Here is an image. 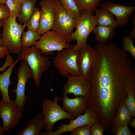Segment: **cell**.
Masks as SVG:
<instances>
[{"instance_id":"6da1fadb","label":"cell","mask_w":135,"mask_h":135,"mask_svg":"<svg viewBox=\"0 0 135 135\" xmlns=\"http://www.w3.org/2000/svg\"><path fill=\"white\" fill-rule=\"evenodd\" d=\"M96 56L90 68L91 92L88 102L96 112L116 114L135 88V68L128 52L114 43H97Z\"/></svg>"},{"instance_id":"7a4b0ae2","label":"cell","mask_w":135,"mask_h":135,"mask_svg":"<svg viewBox=\"0 0 135 135\" xmlns=\"http://www.w3.org/2000/svg\"><path fill=\"white\" fill-rule=\"evenodd\" d=\"M16 18L10 16L3 20L1 40L3 46L8 48L10 53L19 54L22 48L21 37L27 23H18Z\"/></svg>"},{"instance_id":"3957f363","label":"cell","mask_w":135,"mask_h":135,"mask_svg":"<svg viewBox=\"0 0 135 135\" xmlns=\"http://www.w3.org/2000/svg\"><path fill=\"white\" fill-rule=\"evenodd\" d=\"M40 50L34 45L22 47L18 58L25 61L30 68L36 86H39L42 76L49 68V58L42 55Z\"/></svg>"},{"instance_id":"277c9868","label":"cell","mask_w":135,"mask_h":135,"mask_svg":"<svg viewBox=\"0 0 135 135\" xmlns=\"http://www.w3.org/2000/svg\"><path fill=\"white\" fill-rule=\"evenodd\" d=\"M96 19L95 15L90 12H84L77 20L76 30L67 38L69 42L74 40L76 41V44L74 45V48L76 51H79L87 44L88 36L97 25Z\"/></svg>"},{"instance_id":"5b68a950","label":"cell","mask_w":135,"mask_h":135,"mask_svg":"<svg viewBox=\"0 0 135 135\" xmlns=\"http://www.w3.org/2000/svg\"><path fill=\"white\" fill-rule=\"evenodd\" d=\"M78 53L74 48V44L71 45L58 52L54 57L53 64L61 76L67 77L70 74L81 75L77 63Z\"/></svg>"},{"instance_id":"8992f818","label":"cell","mask_w":135,"mask_h":135,"mask_svg":"<svg viewBox=\"0 0 135 135\" xmlns=\"http://www.w3.org/2000/svg\"><path fill=\"white\" fill-rule=\"evenodd\" d=\"M60 99L59 97L55 96L54 100L45 98L43 101L42 113L46 125V132L52 131L55 124L58 121L75 119L74 116L64 110L58 104V102Z\"/></svg>"},{"instance_id":"52a82bcc","label":"cell","mask_w":135,"mask_h":135,"mask_svg":"<svg viewBox=\"0 0 135 135\" xmlns=\"http://www.w3.org/2000/svg\"><path fill=\"white\" fill-rule=\"evenodd\" d=\"M71 45L67 38L54 30H50L41 36L34 45L42 54L47 55L53 51L60 52Z\"/></svg>"},{"instance_id":"ba28073f","label":"cell","mask_w":135,"mask_h":135,"mask_svg":"<svg viewBox=\"0 0 135 135\" xmlns=\"http://www.w3.org/2000/svg\"><path fill=\"white\" fill-rule=\"evenodd\" d=\"M55 18L51 29L68 38L76 27L77 20L69 15L58 0H54Z\"/></svg>"},{"instance_id":"9c48e42d","label":"cell","mask_w":135,"mask_h":135,"mask_svg":"<svg viewBox=\"0 0 135 135\" xmlns=\"http://www.w3.org/2000/svg\"><path fill=\"white\" fill-rule=\"evenodd\" d=\"M18 82L16 88L14 92L16 94L13 102L17 107L23 112L27 102L25 94V86L27 81L30 78H32L31 70L27 62L22 60L17 70Z\"/></svg>"},{"instance_id":"30bf717a","label":"cell","mask_w":135,"mask_h":135,"mask_svg":"<svg viewBox=\"0 0 135 135\" xmlns=\"http://www.w3.org/2000/svg\"><path fill=\"white\" fill-rule=\"evenodd\" d=\"M75 118L70 120L68 124L61 123L58 130L55 131L46 132H41L40 135H60L66 132H72L76 128L83 125H88L91 127L95 123L99 122L95 113L88 106L83 114Z\"/></svg>"},{"instance_id":"8fae6325","label":"cell","mask_w":135,"mask_h":135,"mask_svg":"<svg viewBox=\"0 0 135 135\" xmlns=\"http://www.w3.org/2000/svg\"><path fill=\"white\" fill-rule=\"evenodd\" d=\"M65 84L62 87L64 96L72 93L76 96H81L88 100L91 90L90 82L83 76L69 75Z\"/></svg>"},{"instance_id":"7c38bea8","label":"cell","mask_w":135,"mask_h":135,"mask_svg":"<svg viewBox=\"0 0 135 135\" xmlns=\"http://www.w3.org/2000/svg\"><path fill=\"white\" fill-rule=\"evenodd\" d=\"M23 112L13 102L10 104L0 100V116L2 120V128L4 132H10L20 122Z\"/></svg>"},{"instance_id":"4fadbf2b","label":"cell","mask_w":135,"mask_h":135,"mask_svg":"<svg viewBox=\"0 0 135 135\" xmlns=\"http://www.w3.org/2000/svg\"><path fill=\"white\" fill-rule=\"evenodd\" d=\"M40 20L38 33L42 35L51 30L55 18L54 0H42L39 2Z\"/></svg>"},{"instance_id":"5bb4252c","label":"cell","mask_w":135,"mask_h":135,"mask_svg":"<svg viewBox=\"0 0 135 135\" xmlns=\"http://www.w3.org/2000/svg\"><path fill=\"white\" fill-rule=\"evenodd\" d=\"M100 7L108 11L115 17L117 26L120 27L128 23L131 14L134 11L135 6H126L110 1L104 2Z\"/></svg>"},{"instance_id":"9a60e30c","label":"cell","mask_w":135,"mask_h":135,"mask_svg":"<svg viewBox=\"0 0 135 135\" xmlns=\"http://www.w3.org/2000/svg\"><path fill=\"white\" fill-rule=\"evenodd\" d=\"M96 54V50L87 44L78 51L77 63L79 70L81 75L90 82V68Z\"/></svg>"},{"instance_id":"2e32d148","label":"cell","mask_w":135,"mask_h":135,"mask_svg":"<svg viewBox=\"0 0 135 135\" xmlns=\"http://www.w3.org/2000/svg\"><path fill=\"white\" fill-rule=\"evenodd\" d=\"M62 100V109L75 118L83 114L88 106V100L81 96H76L73 98L64 96Z\"/></svg>"},{"instance_id":"e0dca14e","label":"cell","mask_w":135,"mask_h":135,"mask_svg":"<svg viewBox=\"0 0 135 135\" xmlns=\"http://www.w3.org/2000/svg\"><path fill=\"white\" fill-rule=\"evenodd\" d=\"M19 60L18 58L8 69L0 74V90L2 95V102L5 103L10 104L13 102L10 98L8 88L11 84L10 78L14 67Z\"/></svg>"},{"instance_id":"ac0fdd59","label":"cell","mask_w":135,"mask_h":135,"mask_svg":"<svg viewBox=\"0 0 135 135\" xmlns=\"http://www.w3.org/2000/svg\"><path fill=\"white\" fill-rule=\"evenodd\" d=\"M44 116L39 113L27 122L26 128L19 132L17 135H40L41 131L46 126Z\"/></svg>"},{"instance_id":"d6986e66","label":"cell","mask_w":135,"mask_h":135,"mask_svg":"<svg viewBox=\"0 0 135 135\" xmlns=\"http://www.w3.org/2000/svg\"><path fill=\"white\" fill-rule=\"evenodd\" d=\"M96 16L97 25H103L117 27L114 16L110 12L101 8H96L94 10Z\"/></svg>"},{"instance_id":"ffe728a7","label":"cell","mask_w":135,"mask_h":135,"mask_svg":"<svg viewBox=\"0 0 135 135\" xmlns=\"http://www.w3.org/2000/svg\"><path fill=\"white\" fill-rule=\"evenodd\" d=\"M114 28L103 25H96L93 31L97 43L104 44L112 38L114 36Z\"/></svg>"},{"instance_id":"44dd1931","label":"cell","mask_w":135,"mask_h":135,"mask_svg":"<svg viewBox=\"0 0 135 135\" xmlns=\"http://www.w3.org/2000/svg\"><path fill=\"white\" fill-rule=\"evenodd\" d=\"M132 117L131 113L124 101L122 103L117 112L112 128L120 125H128Z\"/></svg>"},{"instance_id":"7402d4cb","label":"cell","mask_w":135,"mask_h":135,"mask_svg":"<svg viewBox=\"0 0 135 135\" xmlns=\"http://www.w3.org/2000/svg\"><path fill=\"white\" fill-rule=\"evenodd\" d=\"M36 0H28L22 4L20 18L18 19L20 23H27L30 19L34 11Z\"/></svg>"},{"instance_id":"603a6c76","label":"cell","mask_w":135,"mask_h":135,"mask_svg":"<svg viewBox=\"0 0 135 135\" xmlns=\"http://www.w3.org/2000/svg\"><path fill=\"white\" fill-rule=\"evenodd\" d=\"M62 5L72 17L78 20L82 12L74 0H58Z\"/></svg>"},{"instance_id":"cb8c5ba5","label":"cell","mask_w":135,"mask_h":135,"mask_svg":"<svg viewBox=\"0 0 135 135\" xmlns=\"http://www.w3.org/2000/svg\"><path fill=\"white\" fill-rule=\"evenodd\" d=\"M41 36L37 32L28 29L23 32L21 37V42L22 47H28L34 46Z\"/></svg>"},{"instance_id":"d4e9b609","label":"cell","mask_w":135,"mask_h":135,"mask_svg":"<svg viewBox=\"0 0 135 135\" xmlns=\"http://www.w3.org/2000/svg\"><path fill=\"white\" fill-rule=\"evenodd\" d=\"M82 12H86L93 14L102 0H74Z\"/></svg>"},{"instance_id":"484cf974","label":"cell","mask_w":135,"mask_h":135,"mask_svg":"<svg viewBox=\"0 0 135 135\" xmlns=\"http://www.w3.org/2000/svg\"><path fill=\"white\" fill-rule=\"evenodd\" d=\"M40 20V10L39 8L36 7L31 17L27 22L26 27L28 29L38 32Z\"/></svg>"},{"instance_id":"4316f807","label":"cell","mask_w":135,"mask_h":135,"mask_svg":"<svg viewBox=\"0 0 135 135\" xmlns=\"http://www.w3.org/2000/svg\"><path fill=\"white\" fill-rule=\"evenodd\" d=\"M6 5L9 10L10 16L20 18L22 4L16 0H7Z\"/></svg>"},{"instance_id":"83f0119b","label":"cell","mask_w":135,"mask_h":135,"mask_svg":"<svg viewBox=\"0 0 135 135\" xmlns=\"http://www.w3.org/2000/svg\"><path fill=\"white\" fill-rule=\"evenodd\" d=\"M134 88L129 90L127 97L124 100L130 111L132 117L135 116V96Z\"/></svg>"},{"instance_id":"f1b7e54d","label":"cell","mask_w":135,"mask_h":135,"mask_svg":"<svg viewBox=\"0 0 135 135\" xmlns=\"http://www.w3.org/2000/svg\"><path fill=\"white\" fill-rule=\"evenodd\" d=\"M132 38L128 35L124 36L123 38L122 48L124 50L128 52L134 59H135V48Z\"/></svg>"},{"instance_id":"f546056e","label":"cell","mask_w":135,"mask_h":135,"mask_svg":"<svg viewBox=\"0 0 135 135\" xmlns=\"http://www.w3.org/2000/svg\"><path fill=\"white\" fill-rule=\"evenodd\" d=\"M112 132L115 135H134L128 128V125L121 124L112 128Z\"/></svg>"},{"instance_id":"4dcf8cb0","label":"cell","mask_w":135,"mask_h":135,"mask_svg":"<svg viewBox=\"0 0 135 135\" xmlns=\"http://www.w3.org/2000/svg\"><path fill=\"white\" fill-rule=\"evenodd\" d=\"M91 127L88 125H84L75 129L70 134V135H91Z\"/></svg>"},{"instance_id":"1f68e13d","label":"cell","mask_w":135,"mask_h":135,"mask_svg":"<svg viewBox=\"0 0 135 135\" xmlns=\"http://www.w3.org/2000/svg\"><path fill=\"white\" fill-rule=\"evenodd\" d=\"M106 129L100 122H96L91 126V135H102Z\"/></svg>"},{"instance_id":"d6a6232c","label":"cell","mask_w":135,"mask_h":135,"mask_svg":"<svg viewBox=\"0 0 135 135\" xmlns=\"http://www.w3.org/2000/svg\"><path fill=\"white\" fill-rule=\"evenodd\" d=\"M10 16L9 11L6 5L0 4V20L6 19Z\"/></svg>"},{"instance_id":"836d02e7","label":"cell","mask_w":135,"mask_h":135,"mask_svg":"<svg viewBox=\"0 0 135 135\" xmlns=\"http://www.w3.org/2000/svg\"><path fill=\"white\" fill-rule=\"evenodd\" d=\"M13 62L12 60L10 58H6V62L4 65L0 68V71L4 72L6 68L9 67L12 64Z\"/></svg>"},{"instance_id":"e575fe53","label":"cell","mask_w":135,"mask_h":135,"mask_svg":"<svg viewBox=\"0 0 135 135\" xmlns=\"http://www.w3.org/2000/svg\"><path fill=\"white\" fill-rule=\"evenodd\" d=\"M9 52L8 49L6 46H0V60L6 56Z\"/></svg>"},{"instance_id":"d590c367","label":"cell","mask_w":135,"mask_h":135,"mask_svg":"<svg viewBox=\"0 0 135 135\" xmlns=\"http://www.w3.org/2000/svg\"><path fill=\"white\" fill-rule=\"evenodd\" d=\"M135 15H134L133 18L132 20V23L134 26V27L133 29L129 33L128 35L130 36L131 38L134 42L135 41Z\"/></svg>"},{"instance_id":"8d00e7d4","label":"cell","mask_w":135,"mask_h":135,"mask_svg":"<svg viewBox=\"0 0 135 135\" xmlns=\"http://www.w3.org/2000/svg\"><path fill=\"white\" fill-rule=\"evenodd\" d=\"M129 126L135 128V118H134L128 124Z\"/></svg>"},{"instance_id":"74e56055","label":"cell","mask_w":135,"mask_h":135,"mask_svg":"<svg viewBox=\"0 0 135 135\" xmlns=\"http://www.w3.org/2000/svg\"><path fill=\"white\" fill-rule=\"evenodd\" d=\"M3 20H0V31L1 27L2 26ZM1 35L0 32V46H3L1 40Z\"/></svg>"},{"instance_id":"f35d334b","label":"cell","mask_w":135,"mask_h":135,"mask_svg":"<svg viewBox=\"0 0 135 135\" xmlns=\"http://www.w3.org/2000/svg\"><path fill=\"white\" fill-rule=\"evenodd\" d=\"M1 118L0 116V120ZM4 131L2 129V127L1 126L0 122V135H2L4 134Z\"/></svg>"},{"instance_id":"ab89813d","label":"cell","mask_w":135,"mask_h":135,"mask_svg":"<svg viewBox=\"0 0 135 135\" xmlns=\"http://www.w3.org/2000/svg\"><path fill=\"white\" fill-rule=\"evenodd\" d=\"M7 0H0V4L6 5Z\"/></svg>"},{"instance_id":"60d3db41","label":"cell","mask_w":135,"mask_h":135,"mask_svg":"<svg viewBox=\"0 0 135 135\" xmlns=\"http://www.w3.org/2000/svg\"><path fill=\"white\" fill-rule=\"evenodd\" d=\"M16 0L22 4L24 2L28 0Z\"/></svg>"},{"instance_id":"b9f144b4","label":"cell","mask_w":135,"mask_h":135,"mask_svg":"<svg viewBox=\"0 0 135 135\" xmlns=\"http://www.w3.org/2000/svg\"></svg>"}]
</instances>
